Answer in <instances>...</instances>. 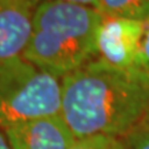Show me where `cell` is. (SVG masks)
<instances>
[{"mask_svg": "<svg viewBox=\"0 0 149 149\" xmlns=\"http://www.w3.org/2000/svg\"><path fill=\"white\" fill-rule=\"evenodd\" d=\"M60 114L76 139L124 138L149 114V73L96 58L61 79Z\"/></svg>", "mask_w": 149, "mask_h": 149, "instance_id": "1", "label": "cell"}, {"mask_svg": "<svg viewBox=\"0 0 149 149\" xmlns=\"http://www.w3.org/2000/svg\"><path fill=\"white\" fill-rule=\"evenodd\" d=\"M103 15L82 5L45 1L37 6L23 58L58 79L97 58Z\"/></svg>", "mask_w": 149, "mask_h": 149, "instance_id": "2", "label": "cell"}, {"mask_svg": "<svg viewBox=\"0 0 149 149\" xmlns=\"http://www.w3.org/2000/svg\"><path fill=\"white\" fill-rule=\"evenodd\" d=\"M61 112V81L23 56L0 65V128Z\"/></svg>", "mask_w": 149, "mask_h": 149, "instance_id": "3", "label": "cell"}, {"mask_svg": "<svg viewBox=\"0 0 149 149\" xmlns=\"http://www.w3.org/2000/svg\"><path fill=\"white\" fill-rule=\"evenodd\" d=\"M144 31V21L103 15L96 41L97 58L120 69L141 68Z\"/></svg>", "mask_w": 149, "mask_h": 149, "instance_id": "4", "label": "cell"}, {"mask_svg": "<svg viewBox=\"0 0 149 149\" xmlns=\"http://www.w3.org/2000/svg\"><path fill=\"white\" fill-rule=\"evenodd\" d=\"M5 135L11 149H70L76 141L61 114L15 125Z\"/></svg>", "mask_w": 149, "mask_h": 149, "instance_id": "5", "label": "cell"}, {"mask_svg": "<svg viewBox=\"0 0 149 149\" xmlns=\"http://www.w3.org/2000/svg\"><path fill=\"white\" fill-rule=\"evenodd\" d=\"M34 10L27 0H0V65L23 55Z\"/></svg>", "mask_w": 149, "mask_h": 149, "instance_id": "6", "label": "cell"}, {"mask_svg": "<svg viewBox=\"0 0 149 149\" xmlns=\"http://www.w3.org/2000/svg\"><path fill=\"white\" fill-rule=\"evenodd\" d=\"M97 10L104 16L145 21L149 18V0H98Z\"/></svg>", "mask_w": 149, "mask_h": 149, "instance_id": "7", "label": "cell"}, {"mask_svg": "<svg viewBox=\"0 0 149 149\" xmlns=\"http://www.w3.org/2000/svg\"><path fill=\"white\" fill-rule=\"evenodd\" d=\"M70 149H128L124 138L97 135L76 139Z\"/></svg>", "mask_w": 149, "mask_h": 149, "instance_id": "8", "label": "cell"}, {"mask_svg": "<svg viewBox=\"0 0 149 149\" xmlns=\"http://www.w3.org/2000/svg\"><path fill=\"white\" fill-rule=\"evenodd\" d=\"M128 149H149V124L144 120L124 137Z\"/></svg>", "mask_w": 149, "mask_h": 149, "instance_id": "9", "label": "cell"}, {"mask_svg": "<svg viewBox=\"0 0 149 149\" xmlns=\"http://www.w3.org/2000/svg\"><path fill=\"white\" fill-rule=\"evenodd\" d=\"M144 22L145 31L140 49V66L149 73V18Z\"/></svg>", "mask_w": 149, "mask_h": 149, "instance_id": "10", "label": "cell"}, {"mask_svg": "<svg viewBox=\"0 0 149 149\" xmlns=\"http://www.w3.org/2000/svg\"><path fill=\"white\" fill-rule=\"evenodd\" d=\"M29 3H31L33 7L37 8L38 5L45 1H60V2H69V3H75V5H82L86 7H92L98 9V0H27Z\"/></svg>", "mask_w": 149, "mask_h": 149, "instance_id": "11", "label": "cell"}, {"mask_svg": "<svg viewBox=\"0 0 149 149\" xmlns=\"http://www.w3.org/2000/svg\"><path fill=\"white\" fill-rule=\"evenodd\" d=\"M0 149H11L6 135H3L1 132H0Z\"/></svg>", "mask_w": 149, "mask_h": 149, "instance_id": "12", "label": "cell"}, {"mask_svg": "<svg viewBox=\"0 0 149 149\" xmlns=\"http://www.w3.org/2000/svg\"><path fill=\"white\" fill-rule=\"evenodd\" d=\"M144 122H145V123H147V124H149V114L147 115V116H146V118L144 119Z\"/></svg>", "mask_w": 149, "mask_h": 149, "instance_id": "13", "label": "cell"}]
</instances>
